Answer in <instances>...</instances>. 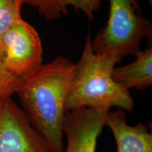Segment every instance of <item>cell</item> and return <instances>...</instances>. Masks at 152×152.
Here are the masks:
<instances>
[{"instance_id": "6da1fadb", "label": "cell", "mask_w": 152, "mask_h": 152, "mask_svg": "<svg viewBox=\"0 0 152 152\" xmlns=\"http://www.w3.org/2000/svg\"><path fill=\"white\" fill-rule=\"evenodd\" d=\"M75 64L64 56L42 64L23 82L16 94L21 109L50 152H64L65 100Z\"/></svg>"}, {"instance_id": "7a4b0ae2", "label": "cell", "mask_w": 152, "mask_h": 152, "mask_svg": "<svg viewBox=\"0 0 152 152\" xmlns=\"http://www.w3.org/2000/svg\"><path fill=\"white\" fill-rule=\"evenodd\" d=\"M87 35L75 68L65 100L66 111L90 108L110 111L112 107L131 112L134 102L129 90L115 83L112 73L121 61L113 52L96 54Z\"/></svg>"}, {"instance_id": "3957f363", "label": "cell", "mask_w": 152, "mask_h": 152, "mask_svg": "<svg viewBox=\"0 0 152 152\" xmlns=\"http://www.w3.org/2000/svg\"><path fill=\"white\" fill-rule=\"evenodd\" d=\"M151 29L138 0H109L107 23L91 39V47L96 54L113 52L121 61L141 51L142 41L151 37Z\"/></svg>"}, {"instance_id": "277c9868", "label": "cell", "mask_w": 152, "mask_h": 152, "mask_svg": "<svg viewBox=\"0 0 152 152\" xmlns=\"http://www.w3.org/2000/svg\"><path fill=\"white\" fill-rule=\"evenodd\" d=\"M43 49L37 31L21 18L0 36V59L13 76L29 78L42 65Z\"/></svg>"}, {"instance_id": "5b68a950", "label": "cell", "mask_w": 152, "mask_h": 152, "mask_svg": "<svg viewBox=\"0 0 152 152\" xmlns=\"http://www.w3.org/2000/svg\"><path fill=\"white\" fill-rule=\"evenodd\" d=\"M109 112L90 108L66 111L63 128L66 138L64 152H96L97 139L106 125Z\"/></svg>"}, {"instance_id": "8992f818", "label": "cell", "mask_w": 152, "mask_h": 152, "mask_svg": "<svg viewBox=\"0 0 152 152\" xmlns=\"http://www.w3.org/2000/svg\"><path fill=\"white\" fill-rule=\"evenodd\" d=\"M106 125L113 133L118 152H152V134L147 125H128L123 110L109 111Z\"/></svg>"}, {"instance_id": "52a82bcc", "label": "cell", "mask_w": 152, "mask_h": 152, "mask_svg": "<svg viewBox=\"0 0 152 152\" xmlns=\"http://www.w3.org/2000/svg\"><path fill=\"white\" fill-rule=\"evenodd\" d=\"M131 64L114 68L112 78L115 83L129 90L149 88L152 85V47L141 50Z\"/></svg>"}, {"instance_id": "ba28073f", "label": "cell", "mask_w": 152, "mask_h": 152, "mask_svg": "<svg viewBox=\"0 0 152 152\" xmlns=\"http://www.w3.org/2000/svg\"><path fill=\"white\" fill-rule=\"evenodd\" d=\"M25 4L36 9L39 16L47 20H54L66 16L68 7L81 11L90 21L99 10L102 0H24Z\"/></svg>"}, {"instance_id": "9c48e42d", "label": "cell", "mask_w": 152, "mask_h": 152, "mask_svg": "<svg viewBox=\"0 0 152 152\" xmlns=\"http://www.w3.org/2000/svg\"><path fill=\"white\" fill-rule=\"evenodd\" d=\"M24 0H0V36L22 18Z\"/></svg>"}, {"instance_id": "30bf717a", "label": "cell", "mask_w": 152, "mask_h": 152, "mask_svg": "<svg viewBox=\"0 0 152 152\" xmlns=\"http://www.w3.org/2000/svg\"><path fill=\"white\" fill-rule=\"evenodd\" d=\"M23 82L9 73L0 59V105L16 94Z\"/></svg>"}, {"instance_id": "8fae6325", "label": "cell", "mask_w": 152, "mask_h": 152, "mask_svg": "<svg viewBox=\"0 0 152 152\" xmlns=\"http://www.w3.org/2000/svg\"><path fill=\"white\" fill-rule=\"evenodd\" d=\"M148 1H149V4L150 5H152V0H148Z\"/></svg>"}]
</instances>
